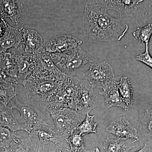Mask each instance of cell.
<instances>
[{"label": "cell", "instance_id": "obj_36", "mask_svg": "<svg viewBox=\"0 0 152 152\" xmlns=\"http://www.w3.org/2000/svg\"><path fill=\"white\" fill-rule=\"evenodd\" d=\"M0 152H4V151L2 150V149H0Z\"/></svg>", "mask_w": 152, "mask_h": 152}, {"label": "cell", "instance_id": "obj_7", "mask_svg": "<svg viewBox=\"0 0 152 152\" xmlns=\"http://www.w3.org/2000/svg\"><path fill=\"white\" fill-rule=\"evenodd\" d=\"M89 64V69L84 74L83 77L93 88L104 89L116 80L113 68L109 63L91 61Z\"/></svg>", "mask_w": 152, "mask_h": 152}, {"label": "cell", "instance_id": "obj_19", "mask_svg": "<svg viewBox=\"0 0 152 152\" xmlns=\"http://www.w3.org/2000/svg\"><path fill=\"white\" fill-rule=\"evenodd\" d=\"M137 132L140 142H152V110L150 108L146 109Z\"/></svg>", "mask_w": 152, "mask_h": 152}, {"label": "cell", "instance_id": "obj_13", "mask_svg": "<svg viewBox=\"0 0 152 152\" xmlns=\"http://www.w3.org/2000/svg\"><path fill=\"white\" fill-rule=\"evenodd\" d=\"M24 44V50L30 53L35 54L43 48V39L37 31L22 28L20 29Z\"/></svg>", "mask_w": 152, "mask_h": 152}, {"label": "cell", "instance_id": "obj_26", "mask_svg": "<svg viewBox=\"0 0 152 152\" xmlns=\"http://www.w3.org/2000/svg\"><path fill=\"white\" fill-rule=\"evenodd\" d=\"M16 136V132L0 125V149H5L10 146Z\"/></svg>", "mask_w": 152, "mask_h": 152}, {"label": "cell", "instance_id": "obj_9", "mask_svg": "<svg viewBox=\"0 0 152 152\" xmlns=\"http://www.w3.org/2000/svg\"><path fill=\"white\" fill-rule=\"evenodd\" d=\"M94 88L85 79H80L75 100L74 110L86 115L99 107L98 97Z\"/></svg>", "mask_w": 152, "mask_h": 152}, {"label": "cell", "instance_id": "obj_3", "mask_svg": "<svg viewBox=\"0 0 152 152\" xmlns=\"http://www.w3.org/2000/svg\"><path fill=\"white\" fill-rule=\"evenodd\" d=\"M16 109L21 115V123L23 129L28 134L39 126H54L50 113L46 109L35 105L21 102L16 95L8 104Z\"/></svg>", "mask_w": 152, "mask_h": 152}, {"label": "cell", "instance_id": "obj_28", "mask_svg": "<svg viewBox=\"0 0 152 152\" xmlns=\"http://www.w3.org/2000/svg\"><path fill=\"white\" fill-rule=\"evenodd\" d=\"M137 6L133 0H121L118 11L120 17L132 15L137 10Z\"/></svg>", "mask_w": 152, "mask_h": 152}, {"label": "cell", "instance_id": "obj_6", "mask_svg": "<svg viewBox=\"0 0 152 152\" xmlns=\"http://www.w3.org/2000/svg\"><path fill=\"white\" fill-rule=\"evenodd\" d=\"M50 113L56 130L67 139L83 121L77 112L69 107L62 108Z\"/></svg>", "mask_w": 152, "mask_h": 152}, {"label": "cell", "instance_id": "obj_8", "mask_svg": "<svg viewBox=\"0 0 152 152\" xmlns=\"http://www.w3.org/2000/svg\"><path fill=\"white\" fill-rule=\"evenodd\" d=\"M36 63L31 77L39 78L58 80L65 74L55 64L50 54L43 48L37 53L34 54Z\"/></svg>", "mask_w": 152, "mask_h": 152}, {"label": "cell", "instance_id": "obj_18", "mask_svg": "<svg viewBox=\"0 0 152 152\" xmlns=\"http://www.w3.org/2000/svg\"><path fill=\"white\" fill-rule=\"evenodd\" d=\"M137 141L132 139L119 138L114 140L108 137L104 142L103 148L105 152H129L135 147Z\"/></svg>", "mask_w": 152, "mask_h": 152}, {"label": "cell", "instance_id": "obj_4", "mask_svg": "<svg viewBox=\"0 0 152 152\" xmlns=\"http://www.w3.org/2000/svg\"><path fill=\"white\" fill-rule=\"evenodd\" d=\"M66 74L58 80L29 76L23 83L28 99L33 104L45 109L46 103L53 94Z\"/></svg>", "mask_w": 152, "mask_h": 152}, {"label": "cell", "instance_id": "obj_25", "mask_svg": "<svg viewBox=\"0 0 152 152\" xmlns=\"http://www.w3.org/2000/svg\"><path fill=\"white\" fill-rule=\"evenodd\" d=\"M152 35V24L149 23L142 27H138L133 35L140 43L149 45Z\"/></svg>", "mask_w": 152, "mask_h": 152}, {"label": "cell", "instance_id": "obj_1", "mask_svg": "<svg viewBox=\"0 0 152 152\" xmlns=\"http://www.w3.org/2000/svg\"><path fill=\"white\" fill-rule=\"evenodd\" d=\"M83 22L91 43L120 41L129 29L121 17L114 18L94 2L86 3Z\"/></svg>", "mask_w": 152, "mask_h": 152}, {"label": "cell", "instance_id": "obj_12", "mask_svg": "<svg viewBox=\"0 0 152 152\" xmlns=\"http://www.w3.org/2000/svg\"><path fill=\"white\" fill-rule=\"evenodd\" d=\"M82 43V40L74 36L58 35L53 38L45 49L50 54L60 53L72 50Z\"/></svg>", "mask_w": 152, "mask_h": 152}, {"label": "cell", "instance_id": "obj_34", "mask_svg": "<svg viewBox=\"0 0 152 152\" xmlns=\"http://www.w3.org/2000/svg\"><path fill=\"white\" fill-rule=\"evenodd\" d=\"M133 1L137 5H138L139 4H140V3L143 1L144 0H133Z\"/></svg>", "mask_w": 152, "mask_h": 152}, {"label": "cell", "instance_id": "obj_37", "mask_svg": "<svg viewBox=\"0 0 152 152\" xmlns=\"http://www.w3.org/2000/svg\"><path fill=\"white\" fill-rule=\"evenodd\" d=\"M0 16H1L2 17V16L1 14V11H0Z\"/></svg>", "mask_w": 152, "mask_h": 152}, {"label": "cell", "instance_id": "obj_31", "mask_svg": "<svg viewBox=\"0 0 152 152\" xmlns=\"http://www.w3.org/2000/svg\"><path fill=\"white\" fill-rule=\"evenodd\" d=\"M0 84H5L8 86H18L19 83L16 78L8 75L0 69Z\"/></svg>", "mask_w": 152, "mask_h": 152}, {"label": "cell", "instance_id": "obj_15", "mask_svg": "<svg viewBox=\"0 0 152 152\" xmlns=\"http://www.w3.org/2000/svg\"><path fill=\"white\" fill-rule=\"evenodd\" d=\"M23 5L19 0H0V11L4 18H9L18 25L23 12Z\"/></svg>", "mask_w": 152, "mask_h": 152}, {"label": "cell", "instance_id": "obj_27", "mask_svg": "<svg viewBox=\"0 0 152 152\" xmlns=\"http://www.w3.org/2000/svg\"><path fill=\"white\" fill-rule=\"evenodd\" d=\"M17 86H5L0 84V102L8 104L17 95Z\"/></svg>", "mask_w": 152, "mask_h": 152}, {"label": "cell", "instance_id": "obj_38", "mask_svg": "<svg viewBox=\"0 0 152 152\" xmlns=\"http://www.w3.org/2000/svg\"><path fill=\"white\" fill-rule=\"evenodd\" d=\"M58 152H63L62 151H58Z\"/></svg>", "mask_w": 152, "mask_h": 152}, {"label": "cell", "instance_id": "obj_23", "mask_svg": "<svg viewBox=\"0 0 152 152\" xmlns=\"http://www.w3.org/2000/svg\"><path fill=\"white\" fill-rule=\"evenodd\" d=\"M31 145L28 137L21 138L16 136L10 146L4 149V152H30Z\"/></svg>", "mask_w": 152, "mask_h": 152}, {"label": "cell", "instance_id": "obj_29", "mask_svg": "<svg viewBox=\"0 0 152 152\" xmlns=\"http://www.w3.org/2000/svg\"><path fill=\"white\" fill-rule=\"evenodd\" d=\"M96 3L99 7L107 11L113 10L118 12L121 0H95Z\"/></svg>", "mask_w": 152, "mask_h": 152}, {"label": "cell", "instance_id": "obj_11", "mask_svg": "<svg viewBox=\"0 0 152 152\" xmlns=\"http://www.w3.org/2000/svg\"><path fill=\"white\" fill-rule=\"evenodd\" d=\"M105 130L109 134L118 137L134 139L139 140L137 130L125 117L114 120Z\"/></svg>", "mask_w": 152, "mask_h": 152}, {"label": "cell", "instance_id": "obj_5", "mask_svg": "<svg viewBox=\"0 0 152 152\" xmlns=\"http://www.w3.org/2000/svg\"><path fill=\"white\" fill-rule=\"evenodd\" d=\"M50 54L57 67L70 76H73L76 71L89 64L91 61L80 46L64 53Z\"/></svg>", "mask_w": 152, "mask_h": 152}, {"label": "cell", "instance_id": "obj_10", "mask_svg": "<svg viewBox=\"0 0 152 152\" xmlns=\"http://www.w3.org/2000/svg\"><path fill=\"white\" fill-rule=\"evenodd\" d=\"M10 52L13 55L16 61L18 67L17 79L19 84L22 85L24 81L32 72L36 63L35 56L25 51L20 45L11 49Z\"/></svg>", "mask_w": 152, "mask_h": 152}, {"label": "cell", "instance_id": "obj_33", "mask_svg": "<svg viewBox=\"0 0 152 152\" xmlns=\"http://www.w3.org/2000/svg\"><path fill=\"white\" fill-rule=\"evenodd\" d=\"M83 152H100L98 148H95L90 150H85Z\"/></svg>", "mask_w": 152, "mask_h": 152}, {"label": "cell", "instance_id": "obj_24", "mask_svg": "<svg viewBox=\"0 0 152 152\" xmlns=\"http://www.w3.org/2000/svg\"><path fill=\"white\" fill-rule=\"evenodd\" d=\"M94 115L87 114L86 118L79 125L77 129L82 135L84 136L91 133H97L98 123L94 122Z\"/></svg>", "mask_w": 152, "mask_h": 152}, {"label": "cell", "instance_id": "obj_21", "mask_svg": "<svg viewBox=\"0 0 152 152\" xmlns=\"http://www.w3.org/2000/svg\"><path fill=\"white\" fill-rule=\"evenodd\" d=\"M119 92L124 102L128 107L133 104V89L129 80L127 77H123L118 82Z\"/></svg>", "mask_w": 152, "mask_h": 152}, {"label": "cell", "instance_id": "obj_35", "mask_svg": "<svg viewBox=\"0 0 152 152\" xmlns=\"http://www.w3.org/2000/svg\"><path fill=\"white\" fill-rule=\"evenodd\" d=\"M30 152H39L36 149L34 148H32L31 149V151H30Z\"/></svg>", "mask_w": 152, "mask_h": 152}, {"label": "cell", "instance_id": "obj_16", "mask_svg": "<svg viewBox=\"0 0 152 152\" xmlns=\"http://www.w3.org/2000/svg\"><path fill=\"white\" fill-rule=\"evenodd\" d=\"M105 98V100L107 108L117 107L122 108L125 110H128L129 108L123 101L118 87V81H115L99 92Z\"/></svg>", "mask_w": 152, "mask_h": 152}, {"label": "cell", "instance_id": "obj_20", "mask_svg": "<svg viewBox=\"0 0 152 152\" xmlns=\"http://www.w3.org/2000/svg\"><path fill=\"white\" fill-rule=\"evenodd\" d=\"M0 69L8 75L17 78L18 65L15 57L11 52L0 51Z\"/></svg>", "mask_w": 152, "mask_h": 152}, {"label": "cell", "instance_id": "obj_22", "mask_svg": "<svg viewBox=\"0 0 152 152\" xmlns=\"http://www.w3.org/2000/svg\"><path fill=\"white\" fill-rule=\"evenodd\" d=\"M67 142L70 147L68 151L69 152H83L85 150L83 136L80 134L77 129L71 133Z\"/></svg>", "mask_w": 152, "mask_h": 152}, {"label": "cell", "instance_id": "obj_30", "mask_svg": "<svg viewBox=\"0 0 152 152\" xmlns=\"http://www.w3.org/2000/svg\"><path fill=\"white\" fill-rule=\"evenodd\" d=\"M145 45V52L137 55L136 56V59L152 69V57L150 55L149 50V45L147 44Z\"/></svg>", "mask_w": 152, "mask_h": 152}, {"label": "cell", "instance_id": "obj_14", "mask_svg": "<svg viewBox=\"0 0 152 152\" xmlns=\"http://www.w3.org/2000/svg\"><path fill=\"white\" fill-rule=\"evenodd\" d=\"M23 42L20 29L13 27L8 24L4 33L0 37V51L7 52L9 49L16 48Z\"/></svg>", "mask_w": 152, "mask_h": 152}, {"label": "cell", "instance_id": "obj_32", "mask_svg": "<svg viewBox=\"0 0 152 152\" xmlns=\"http://www.w3.org/2000/svg\"><path fill=\"white\" fill-rule=\"evenodd\" d=\"M135 152H152L151 148L147 144H145L144 146L140 150Z\"/></svg>", "mask_w": 152, "mask_h": 152}, {"label": "cell", "instance_id": "obj_17", "mask_svg": "<svg viewBox=\"0 0 152 152\" xmlns=\"http://www.w3.org/2000/svg\"><path fill=\"white\" fill-rule=\"evenodd\" d=\"M13 109L7 104L0 102V125L15 132L23 130L21 124L15 117Z\"/></svg>", "mask_w": 152, "mask_h": 152}, {"label": "cell", "instance_id": "obj_2", "mask_svg": "<svg viewBox=\"0 0 152 152\" xmlns=\"http://www.w3.org/2000/svg\"><path fill=\"white\" fill-rule=\"evenodd\" d=\"M32 148L39 152H58L69 150L67 139L58 132L55 127L39 126L28 134Z\"/></svg>", "mask_w": 152, "mask_h": 152}]
</instances>
